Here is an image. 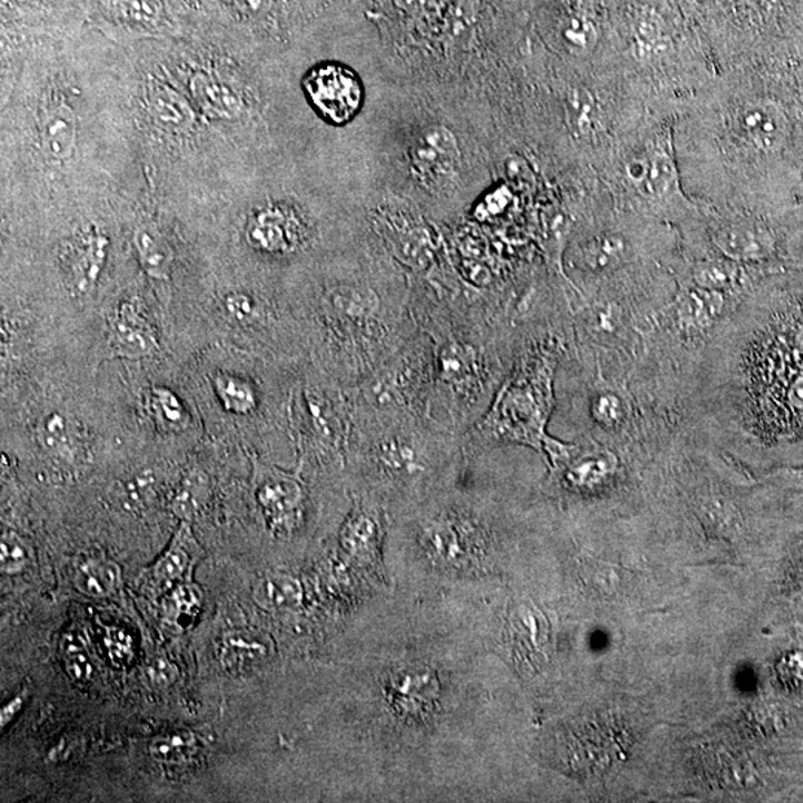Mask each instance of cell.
I'll list each match as a JSON object with an SVG mask.
<instances>
[{"instance_id": "cell-5", "label": "cell", "mask_w": 803, "mask_h": 803, "mask_svg": "<svg viewBox=\"0 0 803 803\" xmlns=\"http://www.w3.org/2000/svg\"><path fill=\"white\" fill-rule=\"evenodd\" d=\"M435 351L420 329L369 377L346 388L351 429L366 430L430 418Z\"/></svg>"}, {"instance_id": "cell-22", "label": "cell", "mask_w": 803, "mask_h": 803, "mask_svg": "<svg viewBox=\"0 0 803 803\" xmlns=\"http://www.w3.org/2000/svg\"><path fill=\"white\" fill-rule=\"evenodd\" d=\"M216 396L227 412L236 416H251L259 409L258 388L249 379L238 375L218 373L211 378Z\"/></svg>"}, {"instance_id": "cell-19", "label": "cell", "mask_w": 803, "mask_h": 803, "mask_svg": "<svg viewBox=\"0 0 803 803\" xmlns=\"http://www.w3.org/2000/svg\"><path fill=\"white\" fill-rule=\"evenodd\" d=\"M714 245L731 260L759 259L770 251V238L752 225L726 224L713 236Z\"/></svg>"}, {"instance_id": "cell-32", "label": "cell", "mask_w": 803, "mask_h": 803, "mask_svg": "<svg viewBox=\"0 0 803 803\" xmlns=\"http://www.w3.org/2000/svg\"><path fill=\"white\" fill-rule=\"evenodd\" d=\"M564 41L568 50L575 54H588L597 43V30L584 17H572L563 30Z\"/></svg>"}, {"instance_id": "cell-40", "label": "cell", "mask_w": 803, "mask_h": 803, "mask_svg": "<svg viewBox=\"0 0 803 803\" xmlns=\"http://www.w3.org/2000/svg\"><path fill=\"white\" fill-rule=\"evenodd\" d=\"M149 677L157 685H170L175 681V668L165 660H157L149 666Z\"/></svg>"}, {"instance_id": "cell-39", "label": "cell", "mask_w": 803, "mask_h": 803, "mask_svg": "<svg viewBox=\"0 0 803 803\" xmlns=\"http://www.w3.org/2000/svg\"><path fill=\"white\" fill-rule=\"evenodd\" d=\"M66 666H68L70 676L77 678V681H83V678L90 676L91 664L83 652H69L68 657H66Z\"/></svg>"}, {"instance_id": "cell-30", "label": "cell", "mask_w": 803, "mask_h": 803, "mask_svg": "<svg viewBox=\"0 0 803 803\" xmlns=\"http://www.w3.org/2000/svg\"><path fill=\"white\" fill-rule=\"evenodd\" d=\"M694 276L700 288L723 293L738 280V267L731 260H707L695 268Z\"/></svg>"}, {"instance_id": "cell-38", "label": "cell", "mask_w": 803, "mask_h": 803, "mask_svg": "<svg viewBox=\"0 0 803 803\" xmlns=\"http://www.w3.org/2000/svg\"><path fill=\"white\" fill-rule=\"evenodd\" d=\"M256 652H258V647L254 646V644L232 635V637L225 640L222 648L224 662L232 666L242 664L247 657H254Z\"/></svg>"}, {"instance_id": "cell-31", "label": "cell", "mask_w": 803, "mask_h": 803, "mask_svg": "<svg viewBox=\"0 0 803 803\" xmlns=\"http://www.w3.org/2000/svg\"><path fill=\"white\" fill-rule=\"evenodd\" d=\"M225 308L229 316L241 325H264L272 319L270 308L265 307L258 298L245 293L229 295Z\"/></svg>"}, {"instance_id": "cell-12", "label": "cell", "mask_w": 803, "mask_h": 803, "mask_svg": "<svg viewBox=\"0 0 803 803\" xmlns=\"http://www.w3.org/2000/svg\"><path fill=\"white\" fill-rule=\"evenodd\" d=\"M108 254V237L99 229H86L70 238L63 250V267L66 279L75 293L86 295L96 288Z\"/></svg>"}, {"instance_id": "cell-28", "label": "cell", "mask_w": 803, "mask_h": 803, "mask_svg": "<svg viewBox=\"0 0 803 803\" xmlns=\"http://www.w3.org/2000/svg\"><path fill=\"white\" fill-rule=\"evenodd\" d=\"M149 414L161 429L180 432L188 426V412L182 400L166 387H152L148 393Z\"/></svg>"}, {"instance_id": "cell-21", "label": "cell", "mask_w": 803, "mask_h": 803, "mask_svg": "<svg viewBox=\"0 0 803 803\" xmlns=\"http://www.w3.org/2000/svg\"><path fill=\"white\" fill-rule=\"evenodd\" d=\"M725 306V298L717 290L695 288L682 295L677 316L687 329H705L713 325Z\"/></svg>"}, {"instance_id": "cell-26", "label": "cell", "mask_w": 803, "mask_h": 803, "mask_svg": "<svg viewBox=\"0 0 803 803\" xmlns=\"http://www.w3.org/2000/svg\"><path fill=\"white\" fill-rule=\"evenodd\" d=\"M566 112L568 126L579 138L591 139L603 127V112L598 101L585 88H576L567 97Z\"/></svg>"}, {"instance_id": "cell-42", "label": "cell", "mask_w": 803, "mask_h": 803, "mask_svg": "<svg viewBox=\"0 0 803 803\" xmlns=\"http://www.w3.org/2000/svg\"><path fill=\"white\" fill-rule=\"evenodd\" d=\"M21 704H23V701L16 698L2 710V713H0V723H2V726H6L7 723L20 712Z\"/></svg>"}, {"instance_id": "cell-8", "label": "cell", "mask_w": 803, "mask_h": 803, "mask_svg": "<svg viewBox=\"0 0 803 803\" xmlns=\"http://www.w3.org/2000/svg\"><path fill=\"white\" fill-rule=\"evenodd\" d=\"M409 156L414 174L430 191H447L456 179L460 166V148L456 136L448 128H423L414 139Z\"/></svg>"}, {"instance_id": "cell-3", "label": "cell", "mask_w": 803, "mask_h": 803, "mask_svg": "<svg viewBox=\"0 0 803 803\" xmlns=\"http://www.w3.org/2000/svg\"><path fill=\"white\" fill-rule=\"evenodd\" d=\"M347 460L366 483L387 493L420 492L465 460L463 435L438 423L412 420L377 429H351Z\"/></svg>"}, {"instance_id": "cell-41", "label": "cell", "mask_w": 803, "mask_h": 803, "mask_svg": "<svg viewBox=\"0 0 803 803\" xmlns=\"http://www.w3.org/2000/svg\"><path fill=\"white\" fill-rule=\"evenodd\" d=\"M108 646L112 656L122 657L123 660V657L130 655V640L119 631L110 634Z\"/></svg>"}, {"instance_id": "cell-1", "label": "cell", "mask_w": 803, "mask_h": 803, "mask_svg": "<svg viewBox=\"0 0 803 803\" xmlns=\"http://www.w3.org/2000/svg\"><path fill=\"white\" fill-rule=\"evenodd\" d=\"M412 311L435 351L430 418L453 434L465 435L487 413L514 364L510 338L500 317L484 304L412 293Z\"/></svg>"}, {"instance_id": "cell-18", "label": "cell", "mask_w": 803, "mask_h": 803, "mask_svg": "<svg viewBox=\"0 0 803 803\" xmlns=\"http://www.w3.org/2000/svg\"><path fill=\"white\" fill-rule=\"evenodd\" d=\"M109 17L115 23L139 32H158L169 24L165 0H108Z\"/></svg>"}, {"instance_id": "cell-15", "label": "cell", "mask_w": 803, "mask_h": 803, "mask_svg": "<svg viewBox=\"0 0 803 803\" xmlns=\"http://www.w3.org/2000/svg\"><path fill=\"white\" fill-rule=\"evenodd\" d=\"M787 118L772 101H749L734 113L736 136L756 151L772 152L784 143Z\"/></svg>"}, {"instance_id": "cell-44", "label": "cell", "mask_w": 803, "mask_h": 803, "mask_svg": "<svg viewBox=\"0 0 803 803\" xmlns=\"http://www.w3.org/2000/svg\"><path fill=\"white\" fill-rule=\"evenodd\" d=\"M797 341H799V347H801L803 350V326L801 328V333H799V335H797Z\"/></svg>"}, {"instance_id": "cell-24", "label": "cell", "mask_w": 803, "mask_h": 803, "mask_svg": "<svg viewBox=\"0 0 803 803\" xmlns=\"http://www.w3.org/2000/svg\"><path fill=\"white\" fill-rule=\"evenodd\" d=\"M646 156V179L640 188L644 194L660 198V200L673 197L677 192L678 179L672 153L665 149L664 145H656L655 148L648 149Z\"/></svg>"}, {"instance_id": "cell-17", "label": "cell", "mask_w": 803, "mask_h": 803, "mask_svg": "<svg viewBox=\"0 0 803 803\" xmlns=\"http://www.w3.org/2000/svg\"><path fill=\"white\" fill-rule=\"evenodd\" d=\"M132 242L143 271L153 280L169 279L175 255L161 229L152 222L139 225Z\"/></svg>"}, {"instance_id": "cell-25", "label": "cell", "mask_w": 803, "mask_h": 803, "mask_svg": "<svg viewBox=\"0 0 803 803\" xmlns=\"http://www.w3.org/2000/svg\"><path fill=\"white\" fill-rule=\"evenodd\" d=\"M197 549L196 541H194L191 529L188 524H182L179 532L176 533L175 541L171 542L170 548L162 555L160 562L153 567L152 575L158 584L167 585L170 582L179 579L185 575L189 564H191L192 553Z\"/></svg>"}, {"instance_id": "cell-10", "label": "cell", "mask_w": 803, "mask_h": 803, "mask_svg": "<svg viewBox=\"0 0 803 803\" xmlns=\"http://www.w3.org/2000/svg\"><path fill=\"white\" fill-rule=\"evenodd\" d=\"M38 145L48 165L65 166L78 151V112L68 97L51 95L43 101L38 113Z\"/></svg>"}, {"instance_id": "cell-13", "label": "cell", "mask_w": 803, "mask_h": 803, "mask_svg": "<svg viewBox=\"0 0 803 803\" xmlns=\"http://www.w3.org/2000/svg\"><path fill=\"white\" fill-rule=\"evenodd\" d=\"M109 346L113 355L140 360L158 351L156 328L138 301H126L109 320Z\"/></svg>"}, {"instance_id": "cell-20", "label": "cell", "mask_w": 803, "mask_h": 803, "mask_svg": "<svg viewBox=\"0 0 803 803\" xmlns=\"http://www.w3.org/2000/svg\"><path fill=\"white\" fill-rule=\"evenodd\" d=\"M37 438L47 453L65 460L77 457L82 440L77 423L63 413L46 414L38 423Z\"/></svg>"}, {"instance_id": "cell-33", "label": "cell", "mask_w": 803, "mask_h": 803, "mask_svg": "<svg viewBox=\"0 0 803 803\" xmlns=\"http://www.w3.org/2000/svg\"><path fill=\"white\" fill-rule=\"evenodd\" d=\"M194 738L187 732L182 734L160 736L153 741L151 745L152 756L160 762H178L180 759L187 757L191 752Z\"/></svg>"}, {"instance_id": "cell-4", "label": "cell", "mask_w": 803, "mask_h": 803, "mask_svg": "<svg viewBox=\"0 0 803 803\" xmlns=\"http://www.w3.org/2000/svg\"><path fill=\"white\" fill-rule=\"evenodd\" d=\"M554 343V338H548L546 344L516 353L487 413L463 435L466 449L523 445L545 452V445L553 438L546 429L555 407L558 353Z\"/></svg>"}, {"instance_id": "cell-37", "label": "cell", "mask_w": 803, "mask_h": 803, "mask_svg": "<svg viewBox=\"0 0 803 803\" xmlns=\"http://www.w3.org/2000/svg\"><path fill=\"white\" fill-rule=\"evenodd\" d=\"M276 0H222L224 6L246 19H258L270 12Z\"/></svg>"}, {"instance_id": "cell-6", "label": "cell", "mask_w": 803, "mask_h": 803, "mask_svg": "<svg viewBox=\"0 0 803 803\" xmlns=\"http://www.w3.org/2000/svg\"><path fill=\"white\" fill-rule=\"evenodd\" d=\"M304 91L316 112L334 126H346L364 103L359 77L339 63H324L308 70Z\"/></svg>"}, {"instance_id": "cell-2", "label": "cell", "mask_w": 803, "mask_h": 803, "mask_svg": "<svg viewBox=\"0 0 803 803\" xmlns=\"http://www.w3.org/2000/svg\"><path fill=\"white\" fill-rule=\"evenodd\" d=\"M317 321L333 379L344 388L369 377L418 330L412 294L369 275L326 286Z\"/></svg>"}, {"instance_id": "cell-36", "label": "cell", "mask_w": 803, "mask_h": 803, "mask_svg": "<svg viewBox=\"0 0 803 803\" xmlns=\"http://www.w3.org/2000/svg\"><path fill=\"white\" fill-rule=\"evenodd\" d=\"M591 412H593L595 422L607 427L615 426L624 416L619 397L612 395V393H603V395L595 397Z\"/></svg>"}, {"instance_id": "cell-23", "label": "cell", "mask_w": 803, "mask_h": 803, "mask_svg": "<svg viewBox=\"0 0 803 803\" xmlns=\"http://www.w3.org/2000/svg\"><path fill=\"white\" fill-rule=\"evenodd\" d=\"M75 584L88 597H108L121 585V568L109 559L88 558L79 564Z\"/></svg>"}, {"instance_id": "cell-9", "label": "cell", "mask_w": 803, "mask_h": 803, "mask_svg": "<svg viewBox=\"0 0 803 803\" xmlns=\"http://www.w3.org/2000/svg\"><path fill=\"white\" fill-rule=\"evenodd\" d=\"M256 498L268 523L275 529L288 532L301 518L304 492L299 480L275 466L255 458Z\"/></svg>"}, {"instance_id": "cell-43", "label": "cell", "mask_w": 803, "mask_h": 803, "mask_svg": "<svg viewBox=\"0 0 803 803\" xmlns=\"http://www.w3.org/2000/svg\"><path fill=\"white\" fill-rule=\"evenodd\" d=\"M790 397H792L793 404L796 405V407L803 408V377L794 383Z\"/></svg>"}, {"instance_id": "cell-29", "label": "cell", "mask_w": 803, "mask_h": 803, "mask_svg": "<svg viewBox=\"0 0 803 803\" xmlns=\"http://www.w3.org/2000/svg\"><path fill=\"white\" fill-rule=\"evenodd\" d=\"M209 480L205 474L198 470L189 472L176 489L174 503H171L175 514L184 521L191 519L205 506L209 498Z\"/></svg>"}, {"instance_id": "cell-14", "label": "cell", "mask_w": 803, "mask_h": 803, "mask_svg": "<svg viewBox=\"0 0 803 803\" xmlns=\"http://www.w3.org/2000/svg\"><path fill=\"white\" fill-rule=\"evenodd\" d=\"M189 96L200 112L216 121H236L246 110L245 97L232 79L216 70L197 69L189 75Z\"/></svg>"}, {"instance_id": "cell-16", "label": "cell", "mask_w": 803, "mask_h": 803, "mask_svg": "<svg viewBox=\"0 0 803 803\" xmlns=\"http://www.w3.org/2000/svg\"><path fill=\"white\" fill-rule=\"evenodd\" d=\"M143 106L152 126L166 135L182 138L196 126V110L191 101L162 79H148Z\"/></svg>"}, {"instance_id": "cell-7", "label": "cell", "mask_w": 803, "mask_h": 803, "mask_svg": "<svg viewBox=\"0 0 803 803\" xmlns=\"http://www.w3.org/2000/svg\"><path fill=\"white\" fill-rule=\"evenodd\" d=\"M246 236L259 254L290 256L310 242L311 231L307 220L293 207L268 205L250 216Z\"/></svg>"}, {"instance_id": "cell-27", "label": "cell", "mask_w": 803, "mask_h": 803, "mask_svg": "<svg viewBox=\"0 0 803 803\" xmlns=\"http://www.w3.org/2000/svg\"><path fill=\"white\" fill-rule=\"evenodd\" d=\"M625 242L615 234L591 238L577 249V260L591 271H606L624 259Z\"/></svg>"}, {"instance_id": "cell-11", "label": "cell", "mask_w": 803, "mask_h": 803, "mask_svg": "<svg viewBox=\"0 0 803 803\" xmlns=\"http://www.w3.org/2000/svg\"><path fill=\"white\" fill-rule=\"evenodd\" d=\"M378 232L391 258L414 271H425L435 258V242L425 225L384 214L378 219Z\"/></svg>"}, {"instance_id": "cell-34", "label": "cell", "mask_w": 803, "mask_h": 803, "mask_svg": "<svg viewBox=\"0 0 803 803\" xmlns=\"http://www.w3.org/2000/svg\"><path fill=\"white\" fill-rule=\"evenodd\" d=\"M28 564V551L14 534H3L0 545V566L6 573L20 572Z\"/></svg>"}, {"instance_id": "cell-35", "label": "cell", "mask_w": 803, "mask_h": 803, "mask_svg": "<svg viewBox=\"0 0 803 803\" xmlns=\"http://www.w3.org/2000/svg\"><path fill=\"white\" fill-rule=\"evenodd\" d=\"M200 591L189 585L179 586L167 602V611L175 619L180 616H191L200 607Z\"/></svg>"}]
</instances>
